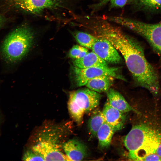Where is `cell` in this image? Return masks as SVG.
Segmentation results:
<instances>
[{
    "label": "cell",
    "instance_id": "cell-22",
    "mask_svg": "<svg viewBox=\"0 0 161 161\" xmlns=\"http://www.w3.org/2000/svg\"><path fill=\"white\" fill-rule=\"evenodd\" d=\"M110 0H99L97 3L94 4L91 6V8L92 9V11H97L99 10L103 6L106 5Z\"/></svg>",
    "mask_w": 161,
    "mask_h": 161
},
{
    "label": "cell",
    "instance_id": "cell-15",
    "mask_svg": "<svg viewBox=\"0 0 161 161\" xmlns=\"http://www.w3.org/2000/svg\"><path fill=\"white\" fill-rule=\"evenodd\" d=\"M105 122L102 111H95L91 116L88 122L89 132L92 137L96 136L98 131Z\"/></svg>",
    "mask_w": 161,
    "mask_h": 161
},
{
    "label": "cell",
    "instance_id": "cell-13",
    "mask_svg": "<svg viewBox=\"0 0 161 161\" xmlns=\"http://www.w3.org/2000/svg\"><path fill=\"white\" fill-rule=\"evenodd\" d=\"M115 78L108 75L99 76L89 80L85 86L98 93L106 92L110 88Z\"/></svg>",
    "mask_w": 161,
    "mask_h": 161
},
{
    "label": "cell",
    "instance_id": "cell-18",
    "mask_svg": "<svg viewBox=\"0 0 161 161\" xmlns=\"http://www.w3.org/2000/svg\"><path fill=\"white\" fill-rule=\"evenodd\" d=\"M68 105V110L71 117L78 124H80L83 121L84 110L70 99H69Z\"/></svg>",
    "mask_w": 161,
    "mask_h": 161
},
{
    "label": "cell",
    "instance_id": "cell-2",
    "mask_svg": "<svg viewBox=\"0 0 161 161\" xmlns=\"http://www.w3.org/2000/svg\"><path fill=\"white\" fill-rule=\"evenodd\" d=\"M156 109L136 113L138 121L123 139L130 160L142 161L147 155L155 153L161 143V116Z\"/></svg>",
    "mask_w": 161,
    "mask_h": 161
},
{
    "label": "cell",
    "instance_id": "cell-1",
    "mask_svg": "<svg viewBox=\"0 0 161 161\" xmlns=\"http://www.w3.org/2000/svg\"><path fill=\"white\" fill-rule=\"evenodd\" d=\"M89 29L97 37L109 41L120 52L137 85L147 89L154 96L158 94V75L146 60L143 49L139 44L104 18L94 20Z\"/></svg>",
    "mask_w": 161,
    "mask_h": 161
},
{
    "label": "cell",
    "instance_id": "cell-10",
    "mask_svg": "<svg viewBox=\"0 0 161 161\" xmlns=\"http://www.w3.org/2000/svg\"><path fill=\"white\" fill-rule=\"evenodd\" d=\"M62 147L65 154L70 161H81L86 156V146L78 140H69L65 143Z\"/></svg>",
    "mask_w": 161,
    "mask_h": 161
},
{
    "label": "cell",
    "instance_id": "cell-11",
    "mask_svg": "<svg viewBox=\"0 0 161 161\" xmlns=\"http://www.w3.org/2000/svg\"><path fill=\"white\" fill-rule=\"evenodd\" d=\"M106 93L107 100L113 107L124 113L131 111L135 113L139 112V111L131 106L117 91L110 88Z\"/></svg>",
    "mask_w": 161,
    "mask_h": 161
},
{
    "label": "cell",
    "instance_id": "cell-12",
    "mask_svg": "<svg viewBox=\"0 0 161 161\" xmlns=\"http://www.w3.org/2000/svg\"><path fill=\"white\" fill-rule=\"evenodd\" d=\"M73 63L74 66L80 69L95 67H109L106 61L93 51L89 52L81 58L74 59Z\"/></svg>",
    "mask_w": 161,
    "mask_h": 161
},
{
    "label": "cell",
    "instance_id": "cell-21",
    "mask_svg": "<svg viewBox=\"0 0 161 161\" xmlns=\"http://www.w3.org/2000/svg\"><path fill=\"white\" fill-rule=\"evenodd\" d=\"M128 0H110V8L122 7L126 4Z\"/></svg>",
    "mask_w": 161,
    "mask_h": 161
},
{
    "label": "cell",
    "instance_id": "cell-23",
    "mask_svg": "<svg viewBox=\"0 0 161 161\" xmlns=\"http://www.w3.org/2000/svg\"><path fill=\"white\" fill-rule=\"evenodd\" d=\"M142 161H161V158L156 153L152 154L146 156Z\"/></svg>",
    "mask_w": 161,
    "mask_h": 161
},
{
    "label": "cell",
    "instance_id": "cell-5",
    "mask_svg": "<svg viewBox=\"0 0 161 161\" xmlns=\"http://www.w3.org/2000/svg\"><path fill=\"white\" fill-rule=\"evenodd\" d=\"M56 137L43 136L32 147V150L38 152L44 161H70L61 151L57 142Z\"/></svg>",
    "mask_w": 161,
    "mask_h": 161
},
{
    "label": "cell",
    "instance_id": "cell-6",
    "mask_svg": "<svg viewBox=\"0 0 161 161\" xmlns=\"http://www.w3.org/2000/svg\"><path fill=\"white\" fill-rule=\"evenodd\" d=\"M16 8L33 14L39 13L44 10L61 7L63 0H9Z\"/></svg>",
    "mask_w": 161,
    "mask_h": 161
},
{
    "label": "cell",
    "instance_id": "cell-19",
    "mask_svg": "<svg viewBox=\"0 0 161 161\" xmlns=\"http://www.w3.org/2000/svg\"><path fill=\"white\" fill-rule=\"evenodd\" d=\"M89 52L87 48L80 45H75L69 50V55L74 59H79L83 57Z\"/></svg>",
    "mask_w": 161,
    "mask_h": 161
},
{
    "label": "cell",
    "instance_id": "cell-20",
    "mask_svg": "<svg viewBox=\"0 0 161 161\" xmlns=\"http://www.w3.org/2000/svg\"><path fill=\"white\" fill-rule=\"evenodd\" d=\"M22 160L24 161H44L43 157L38 152L33 150H28L23 155Z\"/></svg>",
    "mask_w": 161,
    "mask_h": 161
},
{
    "label": "cell",
    "instance_id": "cell-14",
    "mask_svg": "<svg viewBox=\"0 0 161 161\" xmlns=\"http://www.w3.org/2000/svg\"><path fill=\"white\" fill-rule=\"evenodd\" d=\"M115 132L113 129L105 122L101 126L96 135L101 148H106L109 146Z\"/></svg>",
    "mask_w": 161,
    "mask_h": 161
},
{
    "label": "cell",
    "instance_id": "cell-24",
    "mask_svg": "<svg viewBox=\"0 0 161 161\" xmlns=\"http://www.w3.org/2000/svg\"><path fill=\"white\" fill-rule=\"evenodd\" d=\"M155 153L161 158V143L157 148Z\"/></svg>",
    "mask_w": 161,
    "mask_h": 161
},
{
    "label": "cell",
    "instance_id": "cell-4",
    "mask_svg": "<svg viewBox=\"0 0 161 161\" xmlns=\"http://www.w3.org/2000/svg\"><path fill=\"white\" fill-rule=\"evenodd\" d=\"M73 70L75 83L78 86H85L89 80L101 76H110L125 80L119 72L118 68L116 67H95L80 69L74 66Z\"/></svg>",
    "mask_w": 161,
    "mask_h": 161
},
{
    "label": "cell",
    "instance_id": "cell-25",
    "mask_svg": "<svg viewBox=\"0 0 161 161\" xmlns=\"http://www.w3.org/2000/svg\"><path fill=\"white\" fill-rule=\"evenodd\" d=\"M5 22L4 18L0 15V28L4 25Z\"/></svg>",
    "mask_w": 161,
    "mask_h": 161
},
{
    "label": "cell",
    "instance_id": "cell-3",
    "mask_svg": "<svg viewBox=\"0 0 161 161\" xmlns=\"http://www.w3.org/2000/svg\"><path fill=\"white\" fill-rule=\"evenodd\" d=\"M34 34L26 26L18 28L10 33L4 40L1 49L2 56L8 63H14L22 58L32 44Z\"/></svg>",
    "mask_w": 161,
    "mask_h": 161
},
{
    "label": "cell",
    "instance_id": "cell-8",
    "mask_svg": "<svg viewBox=\"0 0 161 161\" xmlns=\"http://www.w3.org/2000/svg\"><path fill=\"white\" fill-rule=\"evenodd\" d=\"M91 49L107 63L117 64L121 61L117 50L110 42L105 38L97 37Z\"/></svg>",
    "mask_w": 161,
    "mask_h": 161
},
{
    "label": "cell",
    "instance_id": "cell-26",
    "mask_svg": "<svg viewBox=\"0 0 161 161\" xmlns=\"http://www.w3.org/2000/svg\"><path fill=\"white\" fill-rule=\"evenodd\" d=\"M1 115H0V123L1 122Z\"/></svg>",
    "mask_w": 161,
    "mask_h": 161
},
{
    "label": "cell",
    "instance_id": "cell-7",
    "mask_svg": "<svg viewBox=\"0 0 161 161\" xmlns=\"http://www.w3.org/2000/svg\"><path fill=\"white\" fill-rule=\"evenodd\" d=\"M101 97L99 93L87 88L71 92L69 98L72 100L85 112H88L99 105Z\"/></svg>",
    "mask_w": 161,
    "mask_h": 161
},
{
    "label": "cell",
    "instance_id": "cell-16",
    "mask_svg": "<svg viewBox=\"0 0 161 161\" xmlns=\"http://www.w3.org/2000/svg\"><path fill=\"white\" fill-rule=\"evenodd\" d=\"M74 36L80 46L91 49L97 39V37L94 35L80 31L75 32Z\"/></svg>",
    "mask_w": 161,
    "mask_h": 161
},
{
    "label": "cell",
    "instance_id": "cell-17",
    "mask_svg": "<svg viewBox=\"0 0 161 161\" xmlns=\"http://www.w3.org/2000/svg\"><path fill=\"white\" fill-rule=\"evenodd\" d=\"M133 4L137 8L154 11L161 9V0H134Z\"/></svg>",
    "mask_w": 161,
    "mask_h": 161
},
{
    "label": "cell",
    "instance_id": "cell-9",
    "mask_svg": "<svg viewBox=\"0 0 161 161\" xmlns=\"http://www.w3.org/2000/svg\"><path fill=\"white\" fill-rule=\"evenodd\" d=\"M105 122L115 131L121 129L126 121L124 113L112 107L107 100L102 111Z\"/></svg>",
    "mask_w": 161,
    "mask_h": 161
}]
</instances>
